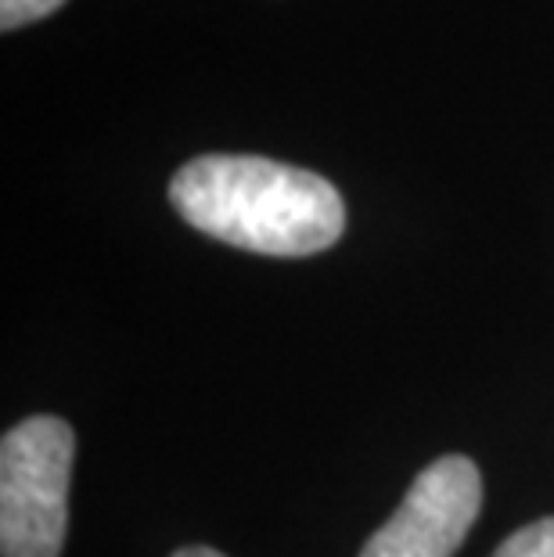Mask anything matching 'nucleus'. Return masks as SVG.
<instances>
[{
    "instance_id": "obj_2",
    "label": "nucleus",
    "mask_w": 554,
    "mask_h": 557,
    "mask_svg": "<svg viewBox=\"0 0 554 557\" xmlns=\"http://www.w3.org/2000/svg\"><path fill=\"white\" fill-rule=\"evenodd\" d=\"M76 435L62 418L37 413L0 443V554L58 557L69 529Z\"/></svg>"
},
{
    "instance_id": "obj_1",
    "label": "nucleus",
    "mask_w": 554,
    "mask_h": 557,
    "mask_svg": "<svg viewBox=\"0 0 554 557\" xmlns=\"http://www.w3.org/2000/svg\"><path fill=\"white\" fill-rule=\"evenodd\" d=\"M170 206L195 231L263 256H313L346 231L324 176L259 156H198L173 173Z\"/></svg>"
},
{
    "instance_id": "obj_6",
    "label": "nucleus",
    "mask_w": 554,
    "mask_h": 557,
    "mask_svg": "<svg viewBox=\"0 0 554 557\" xmlns=\"http://www.w3.org/2000/svg\"><path fill=\"white\" fill-rule=\"evenodd\" d=\"M173 557H223V554L213 550V547H184V550H176Z\"/></svg>"
},
{
    "instance_id": "obj_4",
    "label": "nucleus",
    "mask_w": 554,
    "mask_h": 557,
    "mask_svg": "<svg viewBox=\"0 0 554 557\" xmlns=\"http://www.w3.org/2000/svg\"><path fill=\"white\" fill-rule=\"evenodd\" d=\"M493 557H554V518H540L512 532Z\"/></svg>"
},
{
    "instance_id": "obj_3",
    "label": "nucleus",
    "mask_w": 554,
    "mask_h": 557,
    "mask_svg": "<svg viewBox=\"0 0 554 557\" xmlns=\"http://www.w3.org/2000/svg\"><path fill=\"white\" fill-rule=\"evenodd\" d=\"M482 507V475L468 457L432 460L410 482L396 515L364 543L360 557H454Z\"/></svg>"
},
{
    "instance_id": "obj_5",
    "label": "nucleus",
    "mask_w": 554,
    "mask_h": 557,
    "mask_svg": "<svg viewBox=\"0 0 554 557\" xmlns=\"http://www.w3.org/2000/svg\"><path fill=\"white\" fill-rule=\"evenodd\" d=\"M62 4L65 0H0V26H4V33L22 29L29 22L54 15Z\"/></svg>"
}]
</instances>
